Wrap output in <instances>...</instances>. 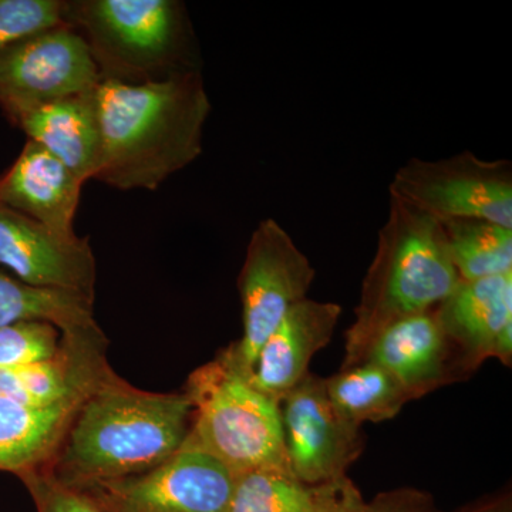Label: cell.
<instances>
[{
    "label": "cell",
    "mask_w": 512,
    "mask_h": 512,
    "mask_svg": "<svg viewBox=\"0 0 512 512\" xmlns=\"http://www.w3.org/2000/svg\"><path fill=\"white\" fill-rule=\"evenodd\" d=\"M93 96L101 138L94 180L153 191L201 156L211 101L197 69L144 83L100 80Z\"/></svg>",
    "instance_id": "1"
},
{
    "label": "cell",
    "mask_w": 512,
    "mask_h": 512,
    "mask_svg": "<svg viewBox=\"0 0 512 512\" xmlns=\"http://www.w3.org/2000/svg\"><path fill=\"white\" fill-rule=\"evenodd\" d=\"M192 413L187 393L144 392L113 373L79 404L42 470L74 487L146 473L183 448Z\"/></svg>",
    "instance_id": "2"
},
{
    "label": "cell",
    "mask_w": 512,
    "mask_h": 512,
    "mask_svg": "<svg viewBox=\"0 0 512 512\" xmlns=\"http://www.w3.org/2000/svg\"><path fill=\"white\" fill-rule=\"evenodd\" d=\"M458 282L443 224L390 197L389 215L363 279L355 322L346 332L342 367L355 365L380 330L436 309Z\"/></svg>",
    "instance_id": "3"
},
{
    "label": "cell",
    "mask_w": 512,
    "mask_h": 512,
    "mask_svg": "<svg viewBox=\"0 0 512 512\" xmlns=\"http://www.w3.org/2000/svg\"><path fill=\"white\" fill-rule=\"evenodd\" d=\"M64 22L82 35L101 80L144 83L195 70L190 63V26L180 2H64Z\"/></svg>",
    "instance_id": "4"
},
{
    "label": "cell",
    "mask_w": 512,
    "mask_h": 512,
    "mask_svg": "<svg viewBox=\"0 0 512 512\" xmlns=\"http://www.w3.org/2000/svg\"><path fill=\"white\" fill-rule=\"evenodd\" d=\"M184 392L194 407L188 443L235 476L256 468L291 473L278 400L259 392L224 356L195 370Z\"/></svg>",
    "instance_id": "5"
},
{
    "label": "cell",
    "mask_w": 512,
    "mask_h": 512,
    "mask_svg": "<svg viewBox=\"0 0 512 512\" xmlns=\"http://www.w3.org/2000/svg\"><path fill=\"white\" fill-rule=\"evenodd\" d=\"M315 268L279 222L268 218L252 232L239 274L242 338L221 355L249 379L259 350L293 306L306 299Z\"/></svg>",
    "instance_id": "6"
},
{
    "label": "cell",
    "mask_w": 512,
    "mask_h": 512,
    "mask_svg": "<svg viewBox=\"0 0 512 512\" xmlns=\"http://www.w3.org/2000/svg\"><path fill=\"white\" fill-rule=\"evenodd\" d=\"M390 197L439 222L480 220L512 229V165L473 153L412 158L394 174Z\"/></svg>",
    "instance_id": "7"
},
{
    "label": "cell",
    "mask_w": 512,
    "mask_h": 512,
    "mask_svg": "<svg viewBox=\"0 0 512 512\" xmlns=\"http://www.w3.org/2000/svg\"><path fill=\"white\" fill-rule=\"evenodd\" d=\"M100 80L82 35L57 26L0 53V109L12 121L43 104L92 93Z\"/></svg>",
    "instance_id": "8"
},
{
    "label": "cell",
    "mask_w": 512,
    "mask_h": 512,
    "mask_svg": "<svg viewBox=\"0 0 512 512\" xmlns=\"http://www.w3.org/2000/svg\"><path fill=\"white\" fill-rule=\"evenodd\" d=\"M234 484L225 464L185 441L153 470L79 488L107 512H227Z\"/></svg>",
    "instance_id": "9"
},
{
    "label": "cell",
    "mask_w": 512,
    "mask_h": 512,
    "mask_svg": "<svg viewBox=\"0 0 512 512\" xmlns=\"http://www.w3.org/2000/svg\"><path fill=\"white\" fill-rule=\"evenodd\" d=\"M286 457L293 476L308 485L338 483L362 454V427L333 407L325 380L309 373L279 400Z\"/></svg>",
    "instance_id": "10"
},
{
    "label": "cell",
    "mask_w": 512,
    "mask_h": 512,
    "mask_svg": "<svg viewBox=\"0 0 512 512\" xmlns=\"http://www.w3.org/2000/svg\"><path fill=\"white\" fill-rule=\"evenodd\" d=\"M0 266L25 284L96 298L89 238L59 234L5 205H0Z\"/></svg>",
    "instance_id": "11"
},
{
    "label": "cell",
    "mask_w": 512,
    "mask_h": 512,
    "mask_svg": "<svg viewBox=\"0 0 512 512\" xmlns=\"http://www.w3.org/2000/svg\"><path fill=\"white\" fill-rule=\"evenodd\" d=\"M360 362L375 363L389 372L413 400L471 375L434 309L380 330L357 359Z\"/></svg>",
    "instance_id": "12"
},
{
    "label": "cell",
    "mask_w": 512,
    "mask_h": 512,
    "mask_svg": "<svg viewBox=\"0 0 512 512\" xmlns=\"http://www.w3.org/2000/svg\"><path fill=\"white\" fill-rule=\"evenodd\" d=\"M101 329L62 335V348L52 359L19 367H0V396L33 407L82 403L113 375L106 359Z\"/></svg>",
    "instance_id": "13"
},
{
    "label": "cell",
    "mask_w": 512,
    "mask_h": 512,
    "mask_svg": "<svg viewBox=\"0 0 512 512\" xmlns=\"http://www.w3.org/2000/svg\"><path fill=\"white\" fill-rule=\"evenodd\" d=\"M340 315L335 302L306 298L293 306L259 350L249 382L279 402L311 373L313 356L329 345Z\"/></svg>",
    "instance_id": "14"
},
{
    "label": "cell",
    "mask_w": 512,
    "mask_h": 512,
    "mask_svg": "<svg viewBox=\"0 0 512 512\" xmlns=\"http://www.w3.org/2000/svg\"><path fill=\"white\" fill-rule=\"evenodd\" d=\"M82 181L55 156L28 140L12 167L0 175V205L62 235H74Z\"/></svg>",
    "instance_id": "15"
},
{
    "label": "cell",
    "mask_w": 512,
    "mask_h": 512,
    "mask_svg": "<svg viewBox=\"0 0 512 512\" xmlns=\"http://www.w3.org/2000/svg\"><path fill=\"white\" fill-rule=\"evenodd\" d=\"M434 311L474 373L494 356L501 333L512 328V272L476 281L460 279Z\"/></svg>",
    "instance_id": "16"
},
{
    "label": "cell",
    "mask_w": 512,
    "mask_h": 512,
    "mask_svg": "<svg viewBox=\"0 0 512 512\" xmlns=\"http://www.w3.org/2000/svg\"><path fill=\"white\" fill-rule=\"evenodd\" d=\"M94 90L43 104L12 120L30 141L62 161L82 183L96 178L100 164L101 138Z\"/></svg>",
    "instance_id": "17"
},
{
    "label": "cell",
    "mask_w": 512,
    "mask_h": 512,
    "mask_svg": "<svg viewBox=\"0 0 512 512\" xmlns=\"http://www.w3.org/2000/svg\"><path fill=\"white\" fill-rule=\"evenodd\" d=\"M79 404L33 407L0 396V470L22 477L46 467Z\"/></svg>",
    "instance_id": "18"
},
{
    "label": "cell",
    "mask_w": 512,
    "mask_h": 512,
    "mask_svg": "<svg viewBox=\"0 0 512 512\" xmlns=\"http://www.w3.org/2000/svg\"><path fill=\"white\" fill-rule=\"evenodd\" d=\"M346 480L308 485L289 471L256 468L235 476L227 512H336Z\"/></svg>",
    "instance_id": "19"
},
{
    "label": "cell",
    "mask_w": 512,
    "mask_h": 512,
    "mask_svg": "<svg viewBox=\"0 0 512 512\" xmlns=\"http://www.w3.org/2000/svg\"><path fill=\"white\" fill-rule=\"evenodd\" d=\"M19 322L52 323L62 335L99 329L92 299L25 284L0 269V328Z\"/></svg>",
    "instance_id": "20"
},
{
    "label": "cell",
    "mask_w": 512,
    "mask_h": 512,
    "mask_svg": "<svg viewBox=\"0 0 512 512\" xmlns=\"http://www.w3.org/2000/svg\"><path fill=\"white\" fill-rule=\"evenodd\" d=\"M333 407L356 426L392 420L412 396L389 372L370 362L342 367L325 380Z\"/></svg>",
    "instance_id": "21"
},
{
    "label": "cell",
    "mask_w": 512,
    "mask_h": 512,
    "mask_svg": "<svg viewBox=\"0 0 512 512\" xmlns=\"http://www.w3.org/2000/svg\"><path fill=\"white\" fill-rule=\"evenodd\" d=\"M448 252L463 281L512 272V229L493 222L457 220L441 222Z\"/></svg>",
    "instance_id": "22"
},
{
    "label": "cell",
    "mask_w": 512,
    "mask_h": 512,
    "mask_svg": "<svg viewBox=\"0 0 512 512\" xmlns=\"http://www.w3.org/2000/svg\"><path fill=\"white\" fill-rule=\"evenodd\" d=\"M62 348V332L47 322H19L0 328V367L52 359Z\"/></svg>",
    "instance_id": "23"
},
{
    "label": "cell",
    "mask_w": 512,
    "mask_h": 512,
    "mask_svg": "<svg viewBox=\"0 0 512 512\" xmlns=\"http://www.w3.org/2000/svg\"><path fill=\"white\" fill-rule=\"evenodd\" d=\"M62 25H66L62 0H0V53Z\"/></svg>",
    "instance_id": "24"
},
{
    "label": "cell",
    "mask_w": 512,
    "mask_h": 512,
    "mask_svg": "<svg viewBox=\"0 0 512 512\" xmlns=\"http://www.w3.org/2000/svg\"><path fill=\"white\" fill-rule=\"evenodd\" d=\"M20 478L32 494L37 512H107L87 491L60 483L42 468Z\"/></svg>",
    "instance_id": "25"
},
{
    "label": "cell",
    "mask_w": 512,
    "mask_h": 512,
    "mask_svg": "<svg viewBox=\"0 0 512 512\" xmlns=\"http://www.w3.org/2000/svg\"><path fill=\"white\" fill-rule=\"evenodd\" d=\"M336 512H437L426 494L399 490L379 495L372 504H363L355 487L346 481Z\"/></svg>",
    "instance_id": "26"
}]
</instances>
